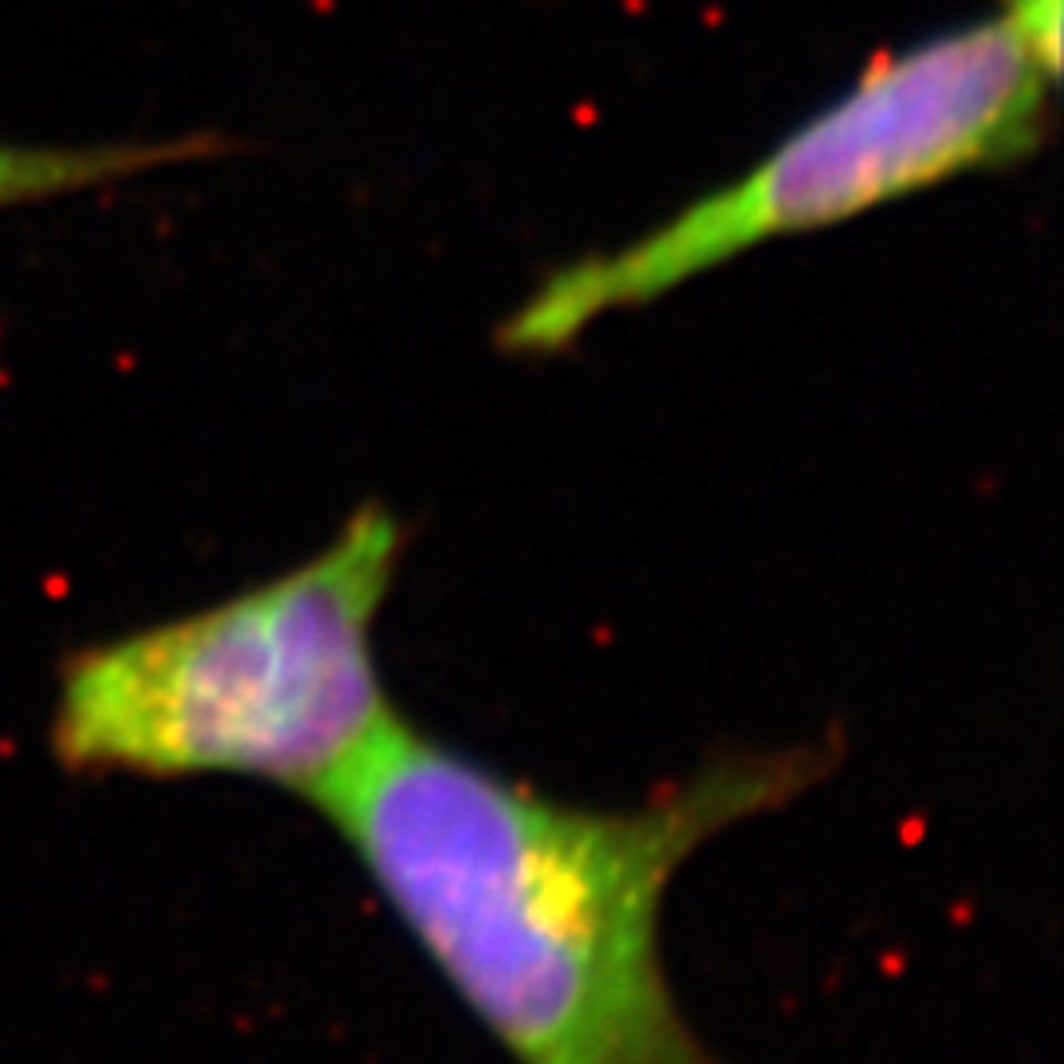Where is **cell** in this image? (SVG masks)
<instances>
[{
	"mask_svg": "<svg viewBox=\"0 0 1064 1064\" xmlns=\"http://www.w3.org/2000/svg\"><path fill=\"white\" fill-rule=\"evenodd\" d=\"M836 765L840 741L737 745L635 808H584L395 714L311 805L516 1064H726L666 978V891Z\"/></svg>",
	"mask_w": 1064,
	"mask_h": 1064,
	"instance_id": "obj_1",
	"label": "cell"
},
{
	"mask_svg": "<svg viewBox=\"0 0 1064 1064\" xmlns=\"http://www.w3.org/2000/svg\"><path fill=\"white\" fill-rule=\"evenodd\" d=\"M402 549L399 516L364 501L280 576L75 651L55 694V761L253 777L311 805L395 718L375 631Z\"/></svg>",
	"mask_w": 1064,
	"mask_h": 1064,
	"instance_id": "obj_2",
	"label": "cell"
},
{
	"mask_svg": "<svg viewBox=\"0 0 1064 1064\" xmlns=\"http://www.w3.org/2000/svg\"><path fill=\"white\" fill-rule=\"evenodd\" d=\"M1061 63L1005 12L879 52L848 91L726 186L655 229L552 268L497 324L509 355L572 347L612 311L663 300L780 237L828 229L899 197L1005 170L1048 134Z\"/></svg>",
	"mask_w": 1064,
	"mask_h": 1064,
	"instance_id": "obj_3",
	"label": "cell"
},
{
	"mask_svg": "<svg viewBox=\"0 0 1064 1064\" xmlns=\"http://www.w3.org/2000/svg\"><path fill=\"white\" fill-rule=\"evenodd\" d=\"M217 151H222V139L213 134L162 142H91V146L0 142V213L115 186L162 166L209 158Z\"/></svg>",
	"mask_w": 1064,
	"mask_h": 1064,
	"instance_id": "obj_4",
	"label": "cell"
}]
</instances>
